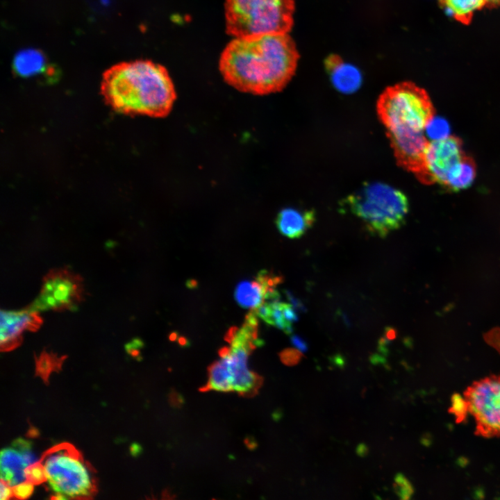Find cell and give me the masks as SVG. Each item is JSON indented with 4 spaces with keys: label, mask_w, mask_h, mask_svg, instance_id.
I'll return each mask as SVG.
<instances>
[{
    "label": "cell",
    "mask_w": 500,
    "mask_h": 500,
    "mask_svg": "<svg viewBox=\"0 0 500 500\" xmlns=\"http://www.w3.org/2000/svg\"><path fill=\"white\" fill-rule=\"evenodd\" d=\"M281 360L288 366H294L298 364L303 357L301 351L296 349H285L279 353Z\"/></svg>",
    "instance_id": "603a6c76"
},
{
    "label": "cell",
    "mask_w": 500,
    "mask_h": 500,
    "mask_svg": "<svg viewBox=\"0 0 500 500\" xmlns=\"http://www.w3.org/2000/svg\"><path fill=\"white\" fill-rule=\"evenodd\" d=\"M342 206L360 219L370 233L383 238L405 223L409 201L401 190L373 182L364 183L349 194L342 200Z\"/></svg>",
    "instance_id": "277c9868"
},
{
    "label": "cell",
    "mask_w": 500,
    "mask_h": 500,
    "mask_svg": "<svg viewBox=\"0 0 500 500\" xmlns=\"http://www.w3.org/2000/svg\"><path fill=\"white\" fill-rule=\"evenodd\" d=\"M197 282L194 280L189 281L188 283L187 284L188 288H194L197 285Z\"/></svg>",
    "instance_id": "836d02e7"
},
{
    "label": "cell",
    "mask_w": 500,
    "mask_h": 500,
    "mask_svg": "<svg viewBox=\"0 0 500 500\" xmlns=\"http://www.w3.org/2000/svg\"><path fill=\"white\" fill-rule=\"evenodd\" d=\"M426 129H428V133L433 137V140L449 135L446 134L448 127L444 122H433V120Z\"/></svg>",
    "instance_id": "d4e9b609"
},
{
    "label": "cell",
    "mask_w": 500,
    "mask_h": 500,
    "mask_svg": "<svg viewBox=\"0 0 500 500\" xmlns=\"http://www.w3.org/2000/svg\"><path fill=\"white\" fill-rule=\"evenodd\" d=\"M462 140L447 135L429 142L426 155L428 185L438 184L443 188L451 171L465 157Z\"/></svg>",
    "instance_id": "30bf717a"
},
{
    "label": "cell",
    "mask_w": 500,
    "mask_h": 500,
    "mask_svg": "<svg viewBox=\"0 0 500 500\" xmlns=\"http://www.w3.org/2000/svg\"><path fill=\"white\" fill-rule=\"evenodd\" d=\"M291 342L297 349H299L301 352H305L308 350L307 343L299 335H292L291 337Z\"/></svg>",
    "instance_id": "4316f807"
},
{
    "label": "cell",
    "mask_w": 500,
    "mask_h": 500,
    "mask_svg": "<svg viewBox=\"0 0 500 500\" xmlns=\"http://www.w3.org/2000/svg\"><path fill=\"white\" fill-rule=\"evenodd\" d=\"M486 3L489 8L500 7V0H486Z\"/></svg>",
    "instance_id": "4dcf8cb0"
},
{
    "label": "cell",
    "mask_w": 500,
    "mask_h": 500,
    "mask_svg": "<svg viewBox=\"0 0 500 500\" xmlns=\"http://www.w3.org/2000/svg\"><path fill=\"white\" fill-rule=\"evenodd\" d=\"M244 442L246 445L250 449H253L256 447V442L253 438H251L250 437L246 438L244 440Z\"/></svg>",
    "instance_id": "f546056e"
},
{
    "label": "cell",
    "mask_w": 500,
    "mask_h": 500,
    "mask_svg": "<svg viewBox=\"0 0 500 500\" xmlns=\"http://www.w3.org/2000/svg\"><path fill=\"white\" fill-rule=\"evenodd\" d=\"M209 380L202 388L201 391L215 390L220 392H231L233 390L232 376L224 358L213 362L208 369Z\"/></svg>",
    "instance_id": "d6986e66"
},
{
    "label": "cell",
    "mask_w": 500,
    "mask_h": 500,
    "mask_svg": "<svg viewBox=\"0 0 500 500\" xmlns=\"http://www.w3.org/2000/svg\"><path fill=\"white\" fill-rule=\"evenodd\" d=\"M476 175V165L474 159L466 155L449 173L446 185V190L458 192L469 188L474 182Z\"/></svg>",
    "instance_id": "9a60e30c"
},
{
    "label": "cell",
    "mask_w": 500,
    "mask_h": 500,
    "mask_svg": "<svg viewBox=\"0 0 500 500\" xmlns=\"http://www.w3.org/2000/svg\"><path fill=\"white\" fill-rule=\"evenodd\" d=\"M33 484L26 481L12 487L13 496L17 499H26L33 491Z\"/></svg>",
    "instance_id": "cb8c5ba5"
},
{
    "label": "cell",
    "mask_w": 500,
    "mask_h": 500,
    "mask_svg": "<svg viewBox=\"0 0 500 500\" xmlns=\"http://www.w3.org/2000/svg\"><path fill=\"white\" fill-rule=\"evenodd\" d=\"M46 65L44 54L38 50H22L14 58L12 67L15 72L22 77H28L42 72Z\"/></svg>",
    "instance_id": "2e32d148"
},
{
    "label": "cell",
    "mask_w": 500,
    "mask_h": 500,
    "mask_svg": "<svg viewBox=\"0 0 500 500\" xmlns=\"http://www.w3.org/2000/svg\"><path fill=\"white\" fill-rule=\"evenodd\" d=\"M440 5L457 22L469 24L474 14L486 6V0H439Z\"/></svg>",
    "instance_id": "ac0fdd59"
},
{
    "label": "cell",
    "mask_w": 500,
    "mask_h": 500,
    "mask_svg": "<svg viewBox=\"0 0 500 500\" xmlns=\"http://www.w3.org/2000/svg\"><path fill=\"white\" fill-rule=\"evenodd\" d=\"M26 479L33 485L46 481L44 469L40 462H35L28 467Z\"/></svg>",
    "instance_id": "7402d4cb"
},
{
    "label": "cell",
    "mask_w": 500,
    "mask_h": 500,
    "mask_svg": "<svg viewBox=\"0 0 500 500\" xmlns=\"http://www.w3.org/2000/svg\"><path fill=\"white\" fill-rule=\"evenodd\" d=\"M178 337L177 333H174V332L172 333L170 335V337H169L170 340H172V341L176 340L178 339Z\"/></svg>",
    "instance_id": "e575fe53"
},
{
    "label": "cell",
    "mask_w": 500,
    "mask_h": 500,
    "mask_svg": "<svg viewBox=\"0 0 500 500\" xmlns=\"http://www.w3.org/2000/svg\"><path fill=\"white\" fill-rule=\"evenodd\" d=\"M83 295V279L79 275L67 269H54L44 277L38 296L28 308L38 312L71 310Z\"/></svg>",
    "instance_id": "ba28073f"
},
{
    "label": "cell",
    "mask_w": 500,
    "mask_h": 500,
    "mask_svg": "<svg viewBox=\"0 0 500 500\" xmlns=\"http://www.w3.org/2000/svg\"><path fill=\"white\" fill-rule=\"evenodd\" d=\"M169 400L173 406L178 407L181 406L183 403V397L175 391H172L170 394Z\"/></svg>",
    "instance_id": "83f0119b"
},
{
    "label": "cell",
    "mask_w": 500,
    "mask_h": 500,
    "mask_svg": "<svg viewBox=\"0 0 500 500\" xmlns=\"http://www.w3.org/2000/svg\"><path fill=\"white\" fill-rule=\"evenodd\" d=\"M294 9V0H225L226 31L234 38L289 33Z\"/></svg>",
    "instance_id": "5b68a950"
},
{
    "label": "cell",
    "mask_w": 500,
    "mask_h": 500,
    "mask_svg": "<svg viewBox=\"0 0 500 500\" xmlns=\"http://www.w3.org/2000/svg\"><path fill=\"white\" fill-rule=\"evenodd\" d=\"M326 67L330 74L334 87L340 92L350 94L357 90L362 83L359 70L354 66L344 62L338 56H331L326 61Z\"/></svg>",
    "instance_id": "5bb4252c"
},
{
    "label": "cell",
    "mask_w": 500,
    "mask_h": 500,
    "mask_svg": "<svg viewBox=\"0 0 500 500\" xmlns=\"http://www.w3.org/2000/svg\"><path fill=\"white\" fill-rule=\"evenodd\" d=\"M31 443L25 439H17L1 451V480L14 487L26 479V470L37 462Z\"/></svg>",
    "instance_id": "8fae6325"
},
{
    "label": "cell",
    "mask_w": 500,
    "mask_h": 500,
    "mask_svg": "<svg viewBox=\"0 0 500 500\" xmlns=\"http://www.w3.org/2000/svg\"><path fill=\"white\" fill-rule=\"evenodd\" d=\"M49 488L60 499H88L96 491L93 472L72 445L61 444L46 451L40 461Z\"/></svg>",
    "instance_id": "8992f818"
},
{
    "label": "cell",
    "mask_w": 500,
    "mask_h": 500,
    "mask_svg": "<svg viewBox=\"0 0 500 500\" xmlns=\"http://www.w3.org/2000/svg\"><path fill=\"white\" fill-rule=\"evenodd\" d=\"M101 93L117 112L153 117L167 116L176 99L166 68L147 60L122 62L106 69Z\"/></svg>",
    "instance_id": "7a4b0ae2"
},
{
    "label": "cell",
    "mask_w": 500,
    "mask_h": 500,
    "mask_svg": "<svg viewBox=\"0 0 500 500\" xmlns=\"http://www.w3.org/2000/svg\"><path fill=\"white\" fill-rule=\"evenodd\" d=\"M376 112L392 148L425 139L435 115L427 92L410 81L386 88L378 98Z\"/></svg>",
    "instance_id": "3957f363"
},
{
    "label": "cell",
    "mask_w": 500,
    "mask_h": 500,
    "mask_svg": "<svg viewBox=\"0 0 500 500\" xmlns=\"http://www.w3.org/2000/svg\"><path fill=\"white\" fill-rule=\"evenodd\" d=\"M449 410L456 417V422L464 421L469 413L468 406L464 397L458 394L453 395Z\"/></svg>",
    "instance_id": "44dd1931"
},
{
    "label": "cell",
    "mask_w": 500,
    "mask_h": 500,
    "mask_svg": "<svg viewBox=\"0 0 500 500\" xmlns=\"http://www.w3.org/2000/svg\"><path fill=\"white\" fill-rule=\"evenodd\" d=\"M42 320L39 312L28 307L21 310H1L0 344L1 351H8L19 345L25 331H35Z\"/></svg>",
    "instance_id": "7c38bea8"
},
{
    "label": "cell",
    "mask_w": 500,
    "mask_h": 500,
    "mask_svg": "<svg viewBox=\"0 0 500 500\" xmlns=\"http://www.w3.org/2000/svg\"><path fill=\"white\" fill-rule=\"evenodd\" d=\"M177 341L178 344L182 347H187L189 345V342L185 338L179 337L178 338Z\"/></svg>",
    "instance_id": "d6a6232c"
},
{
    "label": "cell",
    "mask_w": 500,
    "mask_h": 500,
    "mask_svg": "<svg viewBox=\"0 0 500 500\" xmlns=\"http://www.w3.org/2000/svg\"><path fill=\"white\" fill-rule=\"evenodd\" d=\"M267 292V289L256 278L243 281L235 288V299L242 307L254 309L264 302Z\"/></svg>",
    "instance_id": "e0dca14e"
},
{
    "label": "cell",
    "mask_w": 500,
    "mask_h": 500,
    "mask_svg": "<svg viewBox=\"0 0 500 500\" xmlns=\"http://www.w3.org/2000/svg\"><path fill=\"white\" fill-rule=\"evenodd\" d=\"M463 397L475 420V434L486 438H500V374L473 382Z\"/></svg>",
    "instance_id": "52a82bcc"
},
{
    "label": "cell",
    "mask_w": 500,
    "mask_h": 500,
    "mask_svg": "<svg viewBox=\"0 0 500 500\" xmlns=\"http://www.w3.org/2000/svg\"><path fill=\"white\" fill-rule=\"evenodd\" d=\"M299 53L289 33L235 38L219 62L224 81L239 91L256 95L282 90L293 77Z\"/></svg>",
    "instance_id": "6da1fadb"
},
{
    "label": "cell",
    "mask_w": 500,
    "mask_h": 500,
    "mask_svg": "<svg viewBox=\"0 0 500 500\" xmlns=\"http://www.w3.org/2000/svg\"><path fill=\"white\" fill-rule=\"evenodd\" d=\"M230 352H231V348L224 347H222L221 349H219V354L220 357H224V356H227Z\"/></svg>",
    "instance_id": "1f68e13d"
},
{
    "label": "cell",
    "mask_w": 500,
    "mask_h": 500,
    "mask_svg": "<svg viewBox=\"0 0 500 500\" xmlns=\"http://www.w3.org/2000/svg\"><path fill=\"white\" fill-rule=\"evenodd\" d=\"M315 220V212L311 209L286 208L278 213L276 224L282 235L296 239L301 237L310 228Z\"/></svg>",
    "instance_id": "4fadbf2b"
},
{
    "label": "cell",
    "mask_w": 500,
    "mask_h": 500,
    "mask_svg": "<svg viewBox=\"0 0 500 500\" xmlns=\"http://www.w3.org/2000/svg\"><path fill=\"white\" fill-rule=\"evenodd\" d=\"M0 490L1 500L8 499L13 496L12 487L2 480H1Z\"/></svg>",
    "instance_id": "484cf974"
},
{
    "label": "cell",
    "mask_w": 500,
    "mask_h": 500,
    "mask_svg": "<svg viewBox=\"0 0 500 500\" xmlns=\"http://www.w3.org/2000/svg\"><path fill=\"white\" fill-rule=\"evenodd\" d=\"M231 352L224 358L232 376L233 390L244 397H251L258 392L262 378L248 368L251 352L262 344L256 330L244 324L237 331L231 342Z\"/></svg>",
    "instance_id": "9c48e42d"
},
{
    "label": "cell",
    "mask_w": 500,
    "mask_h": 500,
    "mask_svg": "<svg viewBox=\"0 0 500 500\" xmlns=\"http://www.w3.org/2000/svg\"><path fill=\"white\" fill-rule=\"evenodd\" d=\"M393 488L397 495L401 499H410L414 492V489L410 482L401 473L396 474L394 479Z\"/></svg>",
    "instance_id": "ffe728a7"
},
{
    "label": "cell",
    "mask_w": 500,
    "mask_h": 500,
    "mask_svg": "<svg viewBox=\"0 0 500 500\" xmlns=\"http://www.w3.org/2000/svg\"><path fill=\"white\" fill-rule=\"evenodd\" d=\"M356 453L360 456H365L368 453V448L365 444H360L356 449Z\"/></svg>",
    "instance_id": "f1b7e54d"
}]
</instances>
